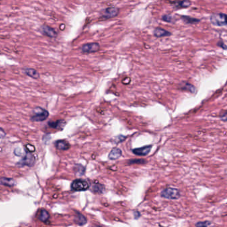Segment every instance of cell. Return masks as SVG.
Masks as SVG:
<instances>
[{
  "mask_svg": "<svg viewBox=\"0 0 227 227\" xmlns=\"http://www.w3.org/2000/svg\"><path fill=\"white\" fill-rule=\"evenodd\" d=\"M49 112L45 109L37 107L33 109V114L31 116V121L33 122H41L48 118Z\"/></svg>",
  "mask_w": 227,
  "mask_h": 227,
  "instance_id": "obj_1",
  "label": "cell"
},
{
  "mask_svg": "<svg viewBox=\"0 0 227 227\" xmlns=\"http://www.w3.org/2000/svg\"><path fill=\"white\" fill-rule=\"evenodd\" d=\"M226 15L225 13H215L210 16V21L213 25L217 26H223L226 25Z\"/></svg>",
  "mask_w": 227,
  "mask_h": 227,
  "instance_id": "obj_2",
  "label": "cell"
},
{
  "mask_svg": "<svg viewBox=\"0 0 227 227\" xmlns=\"http://www.w3.org/2000/svg\"><path fill=\"white\" fill-rule=\"evenodd\" d=\"M161 196L167 199H177L181 196V194L177 189H173V188H167L162 191Z\"/></svg>",
  "mask_w": 227,
  "mask_h": 227,
  "instance_id": "obj_3",
  "label": "cell"
},
{
  "mask_svg": "<svg viewBox=\"0 0 227 227\" xmlns=\"http://www.w3.org/2000/svg\"><path fill=\"white\" fill-rule=\"evenodd\" d=\"M89 187V183L81 179H77L74 181L71 184V189L75 191L87 190Z\"/></svg>",
  "mask_w": 227,
  "mask_h": 227,
  "instance_id": "obj_4",
  "label": "cell"
},
{
  "mask_svg": "<svg viewBox=\"0 0 227 227\" xmlns=\"http://www.w3.org/2000/svg\"><path fill=\"white\" fill-rule=\"evenodd\" d=\"M100 49V45L98 43H90L86 44L81 47V52L83 53H91L98 52Z\"/></svg>",
  "mask_w": 227,
  "mask_h": 227,
  "instance_id": "obj_5",
  "label": "cell"
},
{
  "mask_svg": "<svg viewBox=\"0 0 227 227\" xmlns=\"http://www.w3.org/2000/svg\"><path fill=\"white\" fill-rule=\"evenodd\" d=\"M119 13V10L117 7H109L105 9L102 13V17L105 19L116 17Z\"/></svg>",
  "mask_w": 227,
  "mask_h": 227,
  "instance_id": "obj_6",
  "label": "cell"
},
{
  "mask_svg": "<svg viewBox=\"0 0 227 227\" xmlns=\"http://www.w3.org/2000/svg\"><path fill=\"white\" fill-rule=\"evenodd\" d=\"M40 31L45 36L51 38H56L57 36L56 31L48 25H42L40 27Z\"/></svg>",
  "mask_w": 227,
  "mask_h": 227,
  "instance_id": "obj_7",
  "label": "cell"
},
{
  "mask_svg": "<svg viewBox=\"0 0 227 227\" xmlns=\"http://www.w3.org/2000/svg\"><path fill=\"white\" fill-rule=\"evenodd\" d=\"M35 163V157L33 155L30 153V152H27L21 161L20 163L21 165H27V166H32Z\"/></svg>",
  "mask_w": 227,
  "mask_h": 227,
  "instance_id": "obj_8",
  "label": "cell"
},
{
  "mask_svg": "<svg viewBox=\"0 0 227 227\" xmlns=\"http://www.w3.org/2000/svg\"><path fill=\"white\" fill-rule=\"evenodd\" d=\"M151 147H152L151 145H148L143 147L135 148V149L133 150V152L138 156H145L149 153V152L151 151Z\"/></svg>",
  "mask_w": 227,
  "mask_h": 227,
  "instance_id": "obj_9",
  "label": "cell"
},
{
  "mask_svg": "<svg viewBox=\"0 0 227 227\" xmlns=\"http://www.w3.org/2000/svg\"><path fill=\"white\" fill-rule=\"evenodd\" d=\"M66 125L65 121L60 119V120H57L56 121H50L48 123V125L53 129H63L65 127V125Z\"/></svg>",
  "mask_w": 227,
  "mask_h": 227,
  "instance_id": "obj_10",
  "label": "cell"
},
{
  "mask_svg": "<svg viewBox=\"0 0 227 227\" xmlns=\"http://www.w3.org/2000/svg\"><path fill=\"white\" fill-rule=\"evenodd\" d=\"M154 35L156 37H167V36H169L171 35V33L164 29L161 28H156L154 31Z\"/></svg>",
  "mask_w": 227,
  "mask_h": 227,
  "instance_id": "obj_11",
  "label": "cell"
},
{
  "mask_svg": "<svg viewBox=\"0 0 227 227\" xmlns=\"http://www.w3.org/2000/svg\"><path fill=\"white\" fill-rule=\"evenodd\" d=\"M56 147L59 150L61 151H65L67 150L70 148V144L69 143H67L66 140H57L56 143Z\"/></svg>",
  "mask_w": 227,
  "mask_h": 227,
  "instance_id": "obj_12",
  "label": "cell"
},
{
  "mask_svg": "<svg viewBox=\"0 0 227 227\" xmlns=\"http://www.w3.org/2000/svg\"><path fill=\"white\" fill-rule=\"evenodd\" d=\"M122 155V151L118 148H113L109 155V158L111 160H115L119 159Z\"/></svg>",
  "mask_w": 227,
  "mask_h": 227,
  "instance_id": "obj_13",
  "label": "cell"
},
{
  "mask_svg": "<svg viewBox=\"0 0 227 227\" xmlns=\"http://www.w3.org/2000/svg\"><path fill=\"white\" fill-rule=\"evenodd\" d=\"M24 72L27 76L33 78V79H37L40 78V73H39L38 71H37L36 70L34 69H31V68L25 69Z\"/></svg>",
  "mask_w": 227,
  "mask_h": 227,
  "instance_id": "obj_14",
  "label": "cell"
},
{
  "mask_svg": "<svg viewBox=\"0 0 227 227\" xmlns=\"http://www.w3.org/2000/svg\"><path fill=\"white\" fill-rule=\"evenodd\" d=\"M75 221L77 225H79L80 226H83L87 223V219H86L84 215H83L79 213H77V214L75 215Z\"/></svg>",
  "mask_w": 227,
  "mask_h": 227,
  "instance_id": "obj_15",
  "label": "cell"
},
{
  "mask_svg": "<svg viewBox=\"0 0 227 227\" xmlns=\"http://www.w3.org/2000/svg\"><path fill=\"white\" fill-rule=\"evenodd\" d=\"M37 217L40 221L43 222H45L49 219V214L47 210H40L37 213Z\"/></svg>",
  "mask_w": 227,
  "mask_h": 227,
  "instance_id": "obj_16",
  "label": "cell"
},
{
  "mask_svg": "<svg viewBox=\"0 0 227 227\" xmlns=\"http://www.w3.org/2000/svg\"><path fill=\"white\" fill-rule=\"evenodd\" d=\"M181 88L183 90H185V91H190L193 93L196 91V89L194 86L189 83H187V82H184L183 85H181Z\"/></svg>",
  "mask_w": 227,
  "mask_h": 227,
  "instance_id": "obj_17",
  "label": "cell"
},
{
  "mask_svg": "<svg viewBox=\"0 0 227 227\" xmlns=\"http://www.w3.org/2000/svg\"><path fill=\"white\" fill-rule=\"evenodd\" d=\"M0 183L3 185L8 187H13L15 185V181L13 179L10 178H2L0 180Z\"/></svg>",
  "mask_w": 227,
  "mask_h": 227,
  "instance_id": "obj_18",
  "label": "cell"
},
{
  "mask_svg": "<svg viewBox=\"0 0 227 227\" xmlns=\"http://www.w3.org/2000/svg\"><path fill=\"white\" fill-rule=\"evenodd\" d=\"M176 6L179 7H188L190 6L191 2L189 1H182L178 2H173Z\"/></svg>",
  "mask_w": 227,
  "mask_h": 227,
  "instance_id": "obj_19",
  "label": "cell"
},
{
  "mask_svg": "<svg viewBox=\"0 0 227 227\" xmlns=\"http://www.w3.org/2000/svg\"><path fill=\"white\" fill-rule=\"evenodd\" d=\"M182 19L185 22H187L188 23H194L200 21V20H199V19H194V18L189 17H187V16H183L182 17Z\"/></svg>",
  "mask_w": 227,
  "mask_h": 227,
  "instance_id": "obj_20",
  "label": "cell"
},
{
  "mask_svg": "<svg viewBox=\"0 0 227 227\" xmlns=\"http://www.w3.org/2000/svg\"><path fill=\"white\" fill-rule=\"evenodd\" d=\"M210 225V222L206 221V222H198L197 224V227H208L209 225Z\"/></svg>",
  "mask_w": 227,
  "mask_h": 227,
  "instance_id": "obj_21",
  "label": "cell"
},
{
  "mask_svg": "<svg viewBox=\"0 0 227 227\" xmlns=\"http://www.w3.org/2000/svg\"><path fill=\"white\" fill-rule=\"evenodd\" d=\"M101 187V185H97L93 186V191L95 192V193H101V190H102V188Z\"/></svg>",
  "mask_w": 227,
  "mask_h": 227,
  "instance_id": "obj_22",
  "label": "cell"
},
{
  "mask_svg": "<svg viewBox=\"0 0 227 227\" xmlns=\"http://www.w3.org/2000/svg\"><path fill=\"white\" fill-rule=\"evenodd\" d=\"M25 147L27 148V151L30 152V153H31V152H34L35 149H36V148H35V147L33 145H32V144H26Z\"/></svg>",
  "mask_w": 227,
  "mask_h": 227,
  "instance_id": "obj_23",
  "label": "cell"
},
{
  "mask_svg": "<svg viewBox=\"0 0 227 227\" xmlns=\"http://www.w3.org/2000/svg\"><path fill=\"white\" fill-rule=\"evenodd\" d=\"M163 19L166 22H171L172 21V16L169 15H165L163 17Z\"/></svg>",
  "mask_w": 227,
  "mask_h": 227,
  "instance_id": "obj_24",
  "label": "cell"
},
{
  "mask_svg": "<svg viewBox=\"0 0 227 227\" xmlns=\"http://www.w3.org/2000/svg\"><path fill=\"white\" fill-rule=\"evenodd\" d=\"M6 136V133L4 131V130H3L2 128H0V139L4 138Z\"/></svg>",
  "mask_w": 227,
  "mask_h": 227,
  "instance_id": "obj_25",
  "label": "cell"
},
{
  "mask_svg": "<svg viewBox=\"0 0 227 227\" xmlns=\"http://www.w3.org/2000/svg\"><path fill=\"white\" fill-rule=\"evenodd\" d=\"M15 154L17 156H21L22 151L21 150V148H16V149L15 150Z\"/></svg>",
  "mask_w": 227,
  "mask_h": 227,
  "instance_id": "obj_26",
  "label": "cell"
},
{
  "mask_svg": "<svg viewBox=\"0 0 227 227\" xmlns=\"http://www.w3.org/2000/svg\"><path fill=\"white\" fill-rule=\"evenodd\" d=\"M218 45L220 46V47H221V48H223L224 49H226V45H225L223 42H222V44H218Z\"/></svg>",
  "mask_w": 227,
  "mask_h": 227,
  "instance_id": "obj_27",
  "label": "cell"
},
{
  "mask_svg": "<svg viewBox=\"0 0 227 227\" xmlns=\"http://www.w3.org/2000/svg\"><path fill=\"white\" fill-rule=\"evenodd\" d=\"M94 227H102V226H95Z\"/></svg>",
  "mask_w": 227,
  "mask_h": 227,
  "instance_id": "obj_28",
  "label": "cell"
}]
</instances>
